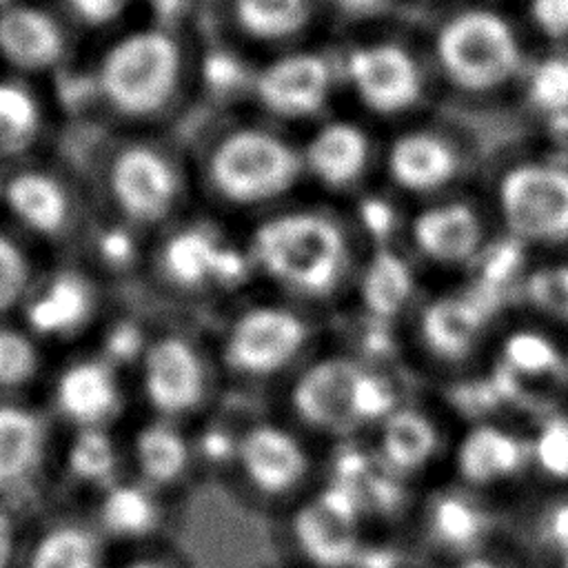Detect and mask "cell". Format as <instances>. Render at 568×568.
<instances>
[{
	"label": "cell",
	"mask_w": 568,
	"mask_h": 568,
	"mask_svg": "<svg viewBox=\"0 0 568 568\" xmlns=\"http://www.w3.org/2000/svg\"><path fill=\"white\" fill-rule=\"evenodd\" d=\"M288 406L304 430L351 439L375 430L397 406L388 377L351 357L308 364L291 384Z\"/></svg>",
	"instance_id": "1"
},
{
	"label": "cell",
	"mask_w": 568,
	"mask_h": 568,
	"mask_svg": "<svg viewBox=\"0 0 568 568\" xmlns=\"http://www.w3.org/2000/svg\"><path fill=\"white\" fill-rule=\"evenodd\" d=\"M251 253L268 277L304 295L331 293L346 268L344 235L328 217L308 211L266 220Z\"/></svg>",
	"instance_id": "2"
},
{
	"label": "cell",
	"mask_w": 568,
	"mask_h": 568,
	"mask_svg": "<svg viewBox=\"0 0 568 568\" xmlns=\"http://www.w3.org/2000/svg\"><path fill=\"white\" fill-rule=\"evenodd\" d=\"M184 53L162 29H142L113 42L102 55L98 87L120 115L146 120L160 115L180 93Z\"/></svg>",
	"instance_id": "3"
},
{
	"label": "cell",
	"mask_w": 568,
	"mask_h": 568,
	"mask_svg": "<svg viewBox=\"0 0 568 568\" xmlns=\"http://www.w3.org/2000/svg\"><path fill=\"white\" fill-rule=\"evenodd\" d=\"M304 166L302 155L264 129H237L209 155V182L233 204H260L291 189Z\"/></svg>",
	"instance_id": "4"
},
{
	"label": "cell",
	"mask_w": 568,
	"mask_h": 568,
	"mask_svg": "<svg viewBox=\"0 0 568 568\" xmlns=\"http://www.w3.org/2000/svg\"><path fill=\"white\" fill-rule=\"evenodd\" d=\"M368 508L346 481L331 479L304 497L291 515V539L313 568H357L366 548Z\"/></svg>",
	"instance_id": "5"
},
{
	"label": "cell",
	"mask_w": 568,
	"mask_h": 568,
	"mask_svg": "<svg viewBox=\"0 0 568 568\" xmlns=\"http://www.w3.org/2000/svg\"><path fill=\"white\" fill-rule=\"evenodd\" d=\"M519 53L510 24L486 9L457 13L437 36L444 73L468 91H488L506 82L519 67Z\"/></svg>",
	"instance_id": "6"
},
{
	"label": "cell",
	"mask_w": 568,
	"mask_h": 568,
	"mask_svg": "<svg viewBox=\"0 0 568 568\" xmlns=\"http://www.w3.org/2000/svg\"><path fill=\"white\" fill-rule=\"evenodd\" d=\"M313 453L304 437L280 422H253L237 433L233 466L264 499L297 495L313 473Z\"/></svg>",
	"instance_id": "7"
},
{
	"label": "cell",
	"mask_w": 568,
	"mask_h": 568,
	"mask_svg": "<svg viewBox=\"0 0 568 568\" xmlns=\"http://www.w3.org/2000/svg\"><path fill=\"white\" fill-rule=\"evenodd\" d=\"M508 229L528 242L568 240V169L528 162L510 169L499 184Z\"/></svg>",
	"instance_id": "8"
},
{
	"label": "cell",
	"mask_w": 568,
	"mask_h": 568,
	"mask_svg": "<svg viewBox=\"0 0 568 568\" xmlns=\"http://www.w3.org/2000/svg\"><path fill=\"white\" fill-rule=\"evenodd\" d=\"M109 195L118 211L135 224L164 222L180 202V173L173 160L155 144L133 142L109 162Z\"/></svg>",
	"instance_id": "9"
},
{
	"label": "cell",
	"mask_w": 568,
	"mask_h": 568,
	"mask_svg": "<svg viewBox=\"0 0 568 568\" xmlns=\"http://www.w3.org/2000/svg\"><path fill=\"white\" fill-rule=\"evenodd\" d=\"M308 344V326L282 306H255L242 313L224 337L226 366L251 379L286 371Z\"/></svg>",
	"instance_id": "10"
},
{
	"label": "cell",
	"mask_w": 568,
	"mask_h": 568,
	"mask_svg": "<svg viewBox=\"0 0 568 568\" xmlns=\"http://www.w3.org/2000/svg\"><path fill=\"white\" fill-rule=\"evenodd\" d=\"M142 393L162 419L193 413L206 395V366L197 348L182 335H162L140 357Z\"/></svg>",
	"instance_id": "11"
},
{
	"label": "cell",
	"mask_w": 568,
	"mask_h": 568,
	"mask_svg": "<svg viewBox=\"0 0 568 568\" xmlns=\"http://www.w3.org/2000/svg\"><path fill=\"white\" fill-rule=\"evenodd\" d=\"M450 462L464 488H499L530 468L528 435L493 422L473 424L453 444Z\"/></svg>",
	"instance_id": "12"
},
{
	"label": "cell",
	"mask_w": 568,
	"mask_h": 568,
	"mask_svg": "<svg viewBox=\"0 0 568 568\" xmlns=\"http://www.w3.org/2000/svg\"><path fill=\"white\" fill-rule=\"evenodd\" d=\"M346 71L359 100L377 113L406 111L424 91L417 62L399 44L359 47L348 55Z\"/></svg>",
	"instance_id": "13"
},
{
	"label": "cell",
	"mask_w": 568,
	"mask_h": 568,
	"mask_svg": "<svg viewBox=\"0 0 568 568\" xmlns=\"http://www.w3.org/2000/svg\"><path fill=\"white\" fill-rule=\"evenodd\" d=\"M122 404L118 368L104 357H82L60 371L53 408L73 428H106Z\"/></svg>",
	"instance_id": "14"
},
{
	"label": "cell",
	"mask_w": 568,
	"mask_h": 568,
	"mask_svg": "<svg viewBox=\"0 0 568 568\" xmlns=\"http://www.w3.org/2000/svg\"><path fill=\"white\" fill-rule=\"evenodd\" d=\"M331 91V67L317 53H293L266 64L255 80V95L271 113L306 118L322 109Z\"/></svg>",
	"instance_id": "15"
},
{
	"label": "cell",
	"mask_w": 568,
	"mask_h": 568,
	"mask_svg": "<svg viewBox=\"0 0 568 568\" xmlns=\"http://www.w3.org/2000/svg\"><path fill=\"white\" fill-rule=\"evenodd\" d=\"M373 435V459L399 481L424 473L444 448L439 424L426 410L404 404H399Z\"/></svg>",
	"instance_id": "16"
},
{
	"label": "cell",
	"mask_w": 568,
	"mask_h": 568,
	"mask_svg": "<svg viewBox=\"0 0 568 568\" xmlns=\"http://www.w3.org/2000/svg\"><path fill=\"white\" fill-rule=\"evenodd\" d=\"M67 49L62 27L47 11L13 4L0 11V55L22 71L53 67Z\"/></svg>",
	"instance_id": "17"
},
{
	"label": "cell",
	"mask_w": 568,
	"mask_h": 568,
	"mask_svg": "<svg viewBox=\"0 0 568 568\" xmlns=\"http://www.w3.org/2000/svg\"><path fill=\"white\" fill-rule=\"evenodd\" d=\"M424 526L428 539L450 555V559L484 550L490 519L484 501L468 488L444 490L426 501Z\"/></svg>",
	"instance_id": "18"
},
{
	"label": "cell",
	"mask_w": 568,
	"mask_h": 568,
	"mask_svg": "<svg viewBox=\"0 0 568 568\" xmlns=\"http://www.w3.org/2000/svg\"><path fill=\"white\" fill-rule=\"evenodd\" d=\"M2 197L16 220L44 237L64 233L73 217V202L67 186L44 171H20L2 186Z\"/></svg>",
	"instance_id": "19"
},
{
	"label": "cell",
	"mask_w": 568,
	"mask_h": 568,
	"mask_svg": "<svg viewBox=\"0 0 568 568\" xmlns=\"http://www.w3.org/2000/svg\"><path fill=\"white\" fill-rule=\"evenodd\" d=\"M47 424L29 406L0 402V493L24 488L40 470Z\"/></svg>",
	"instance_id": "20"
},
{
	"label": "cell",
	"mask_w": 568,
	"mask_h": 568,
	"mask_svg": "<svg viewBox=\"0 0 568 568\" xmlns=\"http://www.w3.org/2000/svg\"><path fill=\"white\" fill-rule=\"evenodd\" d=\"M390 178L408 191H435L448 184L459 171L455 146L437 133H406L390 146Z\"/></svg>",
	"instance_id": "21"
},
{
	"label": "cell",
	"mask_w": 568,
	"mask_h": 568,
	"mask_svg": "<svg viewBox=\"0 0 568 568\" xmlns=\"http://www.w3.org/2000/svg\"><path fill=\"white\" fill-rule=\"evenodd\" d=\"M488 306L479 297L450 295L435 300L422 315L426 346L439 359H464L479 342Z\"/></svg>",
	"instance_id": "22"
},
{
	"label": "cell",
	"mask_w": 568,
	"mask_h": 568,
	"mask_svg": "<svg viewBox=\"0 0 568 568\" xmlns=\"http://www.w3.org/2000/svg\"><path fill=\"white\" fill-rule=\"evenodd\" d=\"M162 273L169 282L184 288H200L211 280L235 275V255L220 246L217 240L202 229H184L166 240L160 255Z\"/></svg>",
	"instance_id": "23"
},
{
	"label": "cell",
	"mask_w": 568,
	"mask_h": 568,
	"mask_svg": "<svg viewBox=\"0 0 568 568\" xmlns=\"http://www.w3.org/2000/svg\"><path fill=\"white\" fill-rule=\"evenodd\" d=\"M413 240L424 255L437 262H464L481 244V222L470 206L459 202L430 206L413 222Z\"/></svg>",
	"instance_id": "24"
},
{
	"label": "cell",
	"mask_w": 568,
	"mask_h": 568,
	"mask_svg": "<svg viewBox=\"0 0 568 568\" xmlns=\"http://www.w3.org/2000/svg\"><path fill=\"white\" fill-rule=\"evenodd\" d=\"M368 138L351 122H331L308 142L304 166L326 186L344 189L353 184L368 162Z\"/></svg>",
	"instance_id": "25"
},
{
	"label": "cell",
	"mask_w": 568,
	"mask_h": 568,
	"mask_svg": "<svg viewBox=\"0 0 568 568\" xmlns=\"http://www.w3.org/2000/svg\"><path fill=\"white\" fill-rule=\"evenodd\" d=\"M131 455L140 479L153 488L180 481L195 459L191 437L162 417L138 428Z\"/></svg>",
	"instance_id": "26"
},
{
	"label": "cell",
	"mask_w": 568,
	"mask_h": 568,
	"mask_svg": "<svg viewBox=\"0 0 568 568\" xmlns=\"http://www.w3.org/2000/svg\"><path fill=\"white\" fill-rule=\"evenodd\" d=\"M93 304V286L82 275L60 273L27 304V320L36 335L62 337L91 317Z\"/></svg>",
	"instance_id": "27"
},
{
	"label": "cell",
	"mask_w": 568,
	"mask_h": 568,
	"mask_svg": "<svg viewBox=\"0 0 568 568\" xmlns=\"http://www.w3.org/2000/svg\"><path fill=\"white\" fill-rule=\"evenodd\" d=\"M95 515L104 535L140 539L160 526L162 506L155 488L142 479H115L100 490Z\"/></svg>",
	"instance_id": "28"
},
{
	"label": "cell",
	"mask_w": 568,
	"mask_h": 568,
	"mask_svg": "<svg viewBox=\"0 0 568 568\" xmlns=\"http://www.w3.org/2000/svg\"><path fill=\"white\" fill-rule=\"evenodd\" d=\"M20 568H104L100 537L80 524H55L36 537Z\"/></svg>",
	"instance_id": "29"
},
{
	"label": "cell",
	"mask_w": 568,
	"mask_h": 568,
	"mask_svg": "<svg viewBox=\"0 0 568 568\" xmlns=\"http://www.w3.org/2000/svg\"><path fill=\"white\" fill-rule=\"evenodd\" d=\"M64 466L75 481L95 486L98 490L120 479V450L109 433V426L73 428V435L64 448Z\"/></svg>",
	"instance_id": "30"
},
{
	"label": "cell",
	"mask_w": 568,
	"mask_h": 568,
	"mask_svg": "<svg viewBox=\"0 0 568 568\" xmlns=\"http://www.w3.org/2000/svg\"><path fill=\"white\" fill-rule=\"evenodd\" d=\"M233 16L248 36L280 40L306 24L308 0H235Z\"/></svg>",
	"instance_id": "31"
},
{
	"label": "cell",
	"mask_w": 568,
	"mask_h": 568,
	"mask_svg": "<svg viewBox=\"0 0 568 568\" xmlns=\"http://www.w3.org/2000/svg\"><path fill=\"white\" fill-rule=\"evenodd\" d=\"M413 291V277L404 260L395 253H377L362 282V297L375 315L397 313Z\"/></svg>",
	"instance_id": "32"
},
{
	"label": "cell",
	"mask_w": 568,
	"mask_h": 568,
	"mask_svg": "<svg viewBox=\"0 0 568 568\" xmlns=\"http://www.w3.org/2000/svg\"><path fill=\"white\" fill-rule=\"evenodd\" d=\"M530 468L555 484H568V415L552 413L528 435Z\"/></svg>",
	"instance_id": "33"
},
{
	"label": "cell",
	"mask_w": 568,
	"mask_h": 568,
	"mask_svg": "<svg viewBox=\"0 0 568 568\" xmlns=\"http://www.w3.org/2000/svg\"><path fill=\"white\" fill-rule=\"evenodd\" d=\"M40 126V109L36 98L9 82H0V149L18 151L33 140Z\"/></svg>",
	"instance_id": "34"
},
{
	"label": "cell",
	"mask_w": 568,
	"mask_h": 568,
	"mask_svg": "<svg viewBox=\"0 0 568 568\" xmlns=\"http://www.w3.org/2000/svg\"><path fill=\"white\" fill-rule=\"evenodd\" d=\"M40 348L29 333L0 326V390L27 386L40 371Z\"/></svg>",
	"instance_id": "35"
},
{
	"label": "cell",
	"mask_w": 568,
	"mask_h": 568,
	"mask_svg": "<svg viewBox=\"0 0 568 568\" xmlns=\"http://www.w3.org/2000/svg\"><path fill=\"white\" fill-rule=\"evenodd\" d=\"M528 98L544 113H568V55L546 58L530 71Z\"/></svg>",
	"instance_id": "36"
},
{
	"label": "cell",
	"mask_w": 568,
	"mask_h": 568,
	"mask_svg": "<svg viewBox=\"0 0 568 568\" xmlns=\"http://www.w3.org/2000/svg\"><path fill=\"white\" fill-rule=\"evenodd\" d=\"M504 364L517 375H548L557 368V348L541 335L517 333L504 346Z\"/></svg>",
	"instance_id": "37"
},
{
	"label": "cell",
	"mask_w": 568,
	"mask_h": 568,
	"mask_svg": "<svg viewBox=\"0 0 568 568\" xmlns=\"http://www.w3.org/2000/svg\"><path fill=\"white\" fill-rule=\"evenodd\" d=\"M528 302L546 315L568 322V264L535 271L526 280Z\"/></svg>",
	"instance_id": "38"
},
{
	"label": "cell",
	"mask_w": 568,
	"mask_h": 568,
	"mask_svg": "<svg viewBox=\"0 0 568 568\" xmlns=\"http://www.w3.org/2000/svg\"><path fill=\"white\" fill-rule=\"evenodd\" d=\"M31 286V262L13 237L0 231V313L11 311Z\"/></svg>",
	"instance_id": "39"
},
{
	"label": "cell",
	"mask_w": 568,
	"mask_h": 568,
	"mask_svg": "<svg viewBox=\"0 0 568 568\" xmlns=\"http://www.w3.org/2000/svg\"><path fill=\"white\" fill-rule=\"evenodd\" d=\"M191 442L195 457L206 464H233L235 459L237 433H233L226 426H202Z\"/></svg>",
	"instance_id": "40"
},
{
	"label": "cell",
	"mask_w": 568,
	"mask_h": 568,
	"mask_svg": "<svg viewBox=\"0 0 568 568\" xmlns=\"http://www.w3.org/2000/svg\"><path fill=\"white\" fill-rule=\"evenodd\" d=\"M530 16L546 36H568V0H530Z\"/></svg>",
	"instance_id": "41"
},
{
	"label": "cell",
	"mask_w": 568,
	"mask_h": 568,
	"mask_svg": "<svg viewBox=\"0 0 568 568\" xmlns=\"http://www.w3.org/2000/svg\"><path fill=\"white\" fill-rule=\"evenodd\" d=\"M73 13L91 24L113 20L126 4V0H67Z\"/></svg>",
	"instance_id": "42"
},
{
	"label": "cell",
	"mask_w": 568,
	"mask_h": 568,
	"mask_svg": "<svg viewBox=\"0 0 568 568\" xmlns=\"http://www.w3.org/2000/svg\"><path fill=\"white\" fill-rule=\"evenodd\" d=\"M20 557V535L13 515L0 506V568H11Z\"/></svg>",
	"instance_id": "43"
},
{
	"label": "cell",
	"mask_w": 568,
	"mask_h": 568,
	"mask_svg": "<svg viewBox=\"0 0 568 568\" xmlns=\"http://www.w3.org/2000/svg\"><path fill=\"white\" fill-rule=\"evenodd\" d=\"M446 568H508V566L499 557L490 555L488 550H481V552H473V555H466V557L450 559Z\"/></svg>",
	"instance_id": "44"
},
{
	"label": "cell",
	"mask_w": 568,
	"mask_h": 568,
	"mask_svg": "<svg viewBox=\"0 0 568 568\" xmlns=\"http://www.w3.org/2000/svg\"><path fill=\"white\" fill-rule=\"evenodd\" d=\"M344 11H348V13H371V11H375V9H379V4L384 2V0H335Z\"/></svg>",
	"instance_id": "45"
},
{
	"label": "cell",
	"mask_w": 568,
	"mask_h": 568,
	"mask_svg": "<svg viewBox=\"0 0 568 568\" xmlns=\"http://www.w3.org/2000/svg\"><path fill=\"white\" fill-rule=\"evenodd\" d=\"M118 568H171V566H166L162 559H153V557H133V559L120 564Z\"/></svg>",
	"instance_id": "46"
}]
</instances>
